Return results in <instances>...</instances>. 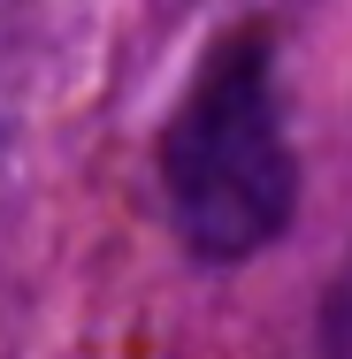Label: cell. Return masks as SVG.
<instances>
[{
    "label": "cell",
    "instance_id": "obj_1",
    "mask_svg": "<svg viewBox=\"0 0 352 359\" xmlns=\"http://www.w3.org/2000/svg\"><path fill=\"white\" fill-rule=\"evenodd\" d=\"M161 191L192 260L237 268L268 252L299 215V153L283 130L276 46L261 23H237L192 69L161 130Z\"/></svg>",
    "mask_w": 352,
    "mask_h": 359
},
{
    "label": "cell",
    "instance_id": "obj_2",
    "mask_svg": "<svg viewBox=\"0 0 352 359\" xmlns=\"http://www.w3.org/2000/svg\"><path fill=\"white\" fill-rule=\"evenodd\" d=\"M314 359H352V260L337 268V283L322 298V321H314Z\"/></svg>",
    "mask_w": 352,
    "mask_h": 359
}]
</instances>
